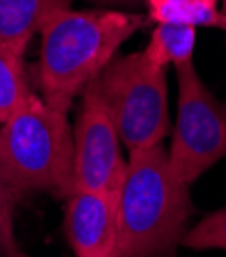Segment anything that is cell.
Segmentation results:
<instances>
[{
	"mask_svg": "<svg viewBox=\"0 0 226 257\" xmlns=\"http://www.w3.org/2000/svg\"><path fill=\"white\" fill-rule=\"evenodd\" d=\"M222 15H224V19H226V0H222Z\"/></svg>",
	"mask_w": 226,
	"mask_h": 257,
	"instance_id": "2e32d148",
	"label": "cell"
},
{
	"mask_svg": "<svg viewBox=\"0 0 226 257\" xmlns=\"http://www.w3.org/2000/svg\"><path fill=\"white\" fill-rule=\"evenodd\" d=\"M19 257H29V255H25V253H21V255H19Z\"/></svg>",
	"mask_w": 226,
	"mask_h": 257,
	"instance_id": "e0dca14e",
	"label": "cell"
},
{
	"mask_svg": "<svg viewBox=\"0 0 226 257\" xmlns=\"http://www.w3.org/2000/svg\"><path fill=\"white\" fill-rule=\"evenodd\" d=\"M193 47H196V27L173 25V23H157L149 45L143 49L147 59L159 68L183 66L193 61Z\"/></svg>",
	"mask_w": 226,
	"mask_h": 257,
	"instance_id": "9c48e42d",
	"label": "cell"
},
{
	"mask_svg": "<svg viewBox=\"0 0 226 257\" xmlns=\"http://www.w3.org/2000/svg\"><path fill=\"white\" fill-rule=\"evenodd\" d=\"M181 245L196 251H206V249L226 251V206L216 212H210L193 229L185 231Z\"/></svg>",
	"mask_w": 226,
	"mask_h": 257,
	"instance_id": "7c38bea8",
	"label": "cell"
},
{
	"mask_svg": "<svg viewBox=\"0 0 226 257\" xmlns=\"http://www.w3.org/2000/svg\"><path fill=\"white\" fill-rule=\"evenodd\" d=\"M74 0H0V45L25 55L33 35Z\"/></svg>",
	"mask_w": 226,
	"mask_h": 257,
	"instance_id": "ba28073f",
	"label": "cell"
},
{
	"mask_svg": "<svg viewBox=\"0 0 226 257\" xmlns=\"http://www.w3.org/2000/svg\"><path fill=\"white\" fill-rule=\"evenodd\" d=\"M15 200L17 194L0 170V251L5 257H19L23 253L15 237Z\"/></svg>",
	"mask_w": 226,
	"mask_h": 257,
	"instance_id": "4fadbf2b",
	"label": "cell"
},
{
	"mask_svg": "<svg viewBox=\"0 0 226 257\" xmlns=\"http://www.w3.org/2000/svg\"><path fill=\"white\" fill-rule=\"evenodd\" d=\"M161 3H218V0H147V7Z\"/></svg>",
	"mask_w": 226,
	"mask_h": 257,
	"instance_id": "9a60e30c",
	"label": "cell"
},
{
	"mask_svg": "<svg viewBox=\"0 0 226 257\" xmlns=\"http://www.w3.org/2000/svg\"><path fill=\"white\" fill-rule=\"evenodd\" d=\"M0 170L17 196L45 192L55 198L76 194L74 128L68 112L35 94L0 122Z\"/></svg>",
	"mask_w": 226,
	"mask_h": 257,
	"instance_id": "3957f363",
	"label": "cell"
},
{
	"mask_svg": "<svg viewBox=\"0 0 226 257\" xmlns=\"http://www.w3.org/2000/svg\"><path fill=\"white\" fill-rule=\"evenodd\" d=\"M66 237L76 257H112L116 247V198L76 192L66 206Z\"/></svg>",
	"mask_w": 226,
	"mask_h": 257,
	"instance_id": "52a82bcc",
	"label": "cell"
},
{
	"mask_svg": "<svg viewBox=\"0 0 226 257\" xmlns=\"http://www.w3.org/2000/svg\"><path fill=\"white\" fill-rule=\"evenodd\" d=\"M35 94L23 53L0 45V122L11 118Z\"/></svg>",
	"mask_w": 226,
	"mask_h": 257,
	"instance_id": "30bf717a",
	"label": "cell"
},
{
	"mask_svg": "<svg viewBox=\"0 0 226 257\" xmlns=\"http://www.w3.org/2000/svg\"><path fill=\"white\" fill-rule=\"evenodd\" d=\"M177 122L169 164L187 186L226 157V104L206 88L193 61L177 66Z\"/></svg>",
	"mask_w": 226,
	"mask_h": 257,
	"instance_id": "5b68a950",
	"label": "cell"
},
{
	"mask_svg": "<svg viewBox=\"0 0 226 257\" xmlns=\"http://www.w3.org/2000/svg\"><path fill=\"white\" fill-rule=\"evenodd\" d=\"M149 19L155 23H173L189 27H216L226 31V19L218 3H161L149 7Z\"/></svg>",
	"mask_w": 226,
	"mask_h": 257,
	"instance_id": "8fae6325",
	"label": "cell"
},
{
	"mask_svg": "<svg viewBox=\"0 0 226 257\" xmlns=\"http://www.w3.org/2000/svg\"><path fill=\"white\" fill-rule=\"evenodd\" d=\"M143 25L141 15L108 9L57 13L41 31V53L33 76L43 102L68 112Z\"/></svg>",
	"mask_w": 226,
	"mask_h": 257,
	"instance_id": "6da1fadb",
	"label": "cell"
},
{
	"mask_svg": "<svg viewBox=\"0 0 226 257\" xmlns=\"http://www.w3.org/2000/svg\"><path fill=\"white\" fill-rule=\"evenodd\" d=\"M187 188L161 145L131 151L116 198L112 257H173L191 214Z\"/></svg>",
	"mask_w": 226,
	"mask_h": 257,
	"instance_id": "7a4b0ae2",
	"label": "cell"
},
{
	"mask_svg": "<svg viewBox=\"0 0 226 257\" xmlns=\"http://www.w3.org/2000/svg\"><path fill=\"white\" fill-rule=\"evenodd\" d=\"M96 5H102V7H141V5H147V0H92Z\"/></svg>",
	"mask_w": 226,
	"mask_h": 257,
	"instance_id": "5bb4252c",
	"label": "cell"
},
{
	"mask_svg": "<svg viewBox=\"0 0 226 257\" xmlns=\"http://www.w3.org/2000/svg\"><path fill=\"white\" fill-rule=\"evenodd\" d=\"M74 174L76 192H102L114 198L126 176L120 137L94 84L82 92V108L74 126Z\"/></svg>",
	"mask_w": 226,
	"mask_h": 257,
	"instance_id": "8992f818",
	"label": "cell"
},
{
	"mask_svg": "<svg viewBox=\"0 0 226 257\" xmlns=\"http://www.w3.org/2000/svg\"><path fill=\"white\" fill-rule=\"evenodd\" d=\"M92 84L128 151L159 145L169 133L167 74L143 51L114 57Z\"/></svg>",
	"mask_w": 226,
	"mask_h": 257,
	"instance_id": "277c9868",
	"label": "cell"
}]
</instances>
